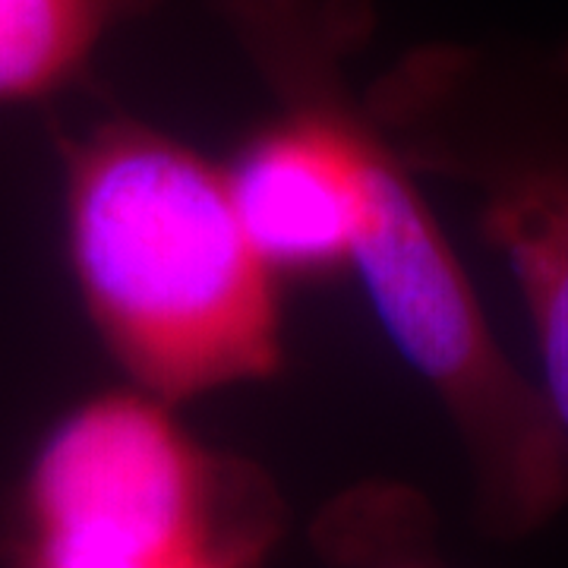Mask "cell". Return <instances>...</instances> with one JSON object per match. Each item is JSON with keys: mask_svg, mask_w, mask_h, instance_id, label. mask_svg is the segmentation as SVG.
<instances>
[{"mask_svg": "<svg viewBox=\"0 0 568 568\" xmlns=\"http://www.w3.org/2000/svg\"><path fill=\"white\" fill-rule=\"evenodd\" d=\"M70 256L92 323L155 402L268 376L272 268L227 174L152 130H99L70 162Z\"/></svg>", "mask_w": 568, "mask_h": 568, "instance_id": "6da1fadb", "label": "cell"}, {"mask_svg": "<svg viewBox=\"0 0 568 568\" xmlns=\"http://www.w3.org/2000/svg\"><path fill=\"white\" fill-rule=\"evenodd\" d=\"M414 171L458 183L534 325L544 398L568 436V48L429 44L366 95Z\"/></svg>", "mask_w": 568, "mask_h": 568, "instance_id": "7a4b0ae2", "label": "cell"}, {"mask_svg": "<svg viewBox=\"0 0 568 568\" xmlns=\"http://www.w3.org/2000/svg\"><path fill=\"white\" fill-rule=\"evenodd\" d=\"M278 503L256 467L209 455L162 402L73 410L22 489L20 568H256Z\"/></svg>", "mask_w": 568, "mask_h": 568, "instance_id": "3957f363", "label": "cell"}, {"mask_svg": "<svg viewBox=\"0 0 568 568\" xmlns=\"http://www.w3.org/2000/svg\"><path fill=\"white\" fill-rule=\"evenodd\" d=\"M142 0H0V104L73 80L104 32Z\"/></svg>", "mask_w": 568, "mask_h": 568, "instance_id": "277c9868", "label": "cell"}, {"mask_svg": "<svg viewBox=\"0 0 568 568\" xmlns=\"http://www.w3.org/2000/svg\"><path fill=\"white\" fill-rule=\"evenodd\" d=\"M313 547L332 568H448L429 503L386 480L338 493L313 525Z\"/></svg>", "mask_w": 568, "mask_h": 568, "instance_id": "5b68a950", "label": "cell"}]
</instances>
